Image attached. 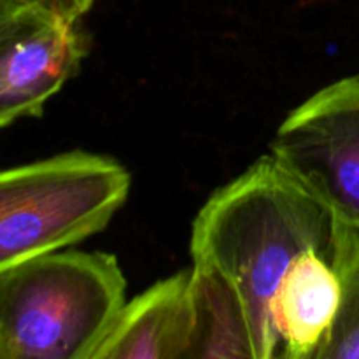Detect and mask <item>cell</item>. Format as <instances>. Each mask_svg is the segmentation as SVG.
<instances>
[{
	"mask_svg": "<svg viewBox=\"0 0 359 359\" xmlns=\"http://www.w3.org/2000/svg\"><path fill=\"white\" fill-rule=\"evenodd\" d=\"M193 340L191 270H182L125 302L91 359L191 358Z\"/></svg>",
	"mask_w": 359,
	"mask_h": 359,
	"instance_id": "cell-6",
	"label": "cell"
},
{
	"mask_svg": "<svg viewBox=\"0 0 359 359\" xmlns=\"http://www.w3.org/2000/svg\"><path fill=\"white\" fill-rule=\"evenodd\" d=\"M342 287L326 255L311 249L280 279L270 304L280 358L316 359L340 311Z\"/></svg>",
	"mask_w": 359,
	"mask_h": 359,
	"instance_id": "cell-7",
	"label": "cell"
},
{
	"mask_svg": "<svg viewBox=\"0 0 359 359\" xmlns=\"http://www.w3.org/2000/svg\"><path fill=\"white\" fill-rule=\"evenodd\" d=\"M114 255L53 251L0 272V359H91L125 304Z\"/></svg>",
	"mask_w": 359,
	"mask_h": 359,
	"instance_id": "cell-2",
	"label": "cell"
},
{
	"mask_svg": "<svg viewBox=\"0 0 359 359\" xmlns=\"http://www.w3.org/2000/svg\"><path fill=\"white\" fill-rule=\"evenodd\" d=\"M90 35L81 21L49 14L16 39L0 58V128L37 118L81 70Z\"/></svg>",
	"mask_w": 359,
	"mask_h": 359,
	"instance_id": "cell-5",
	"label": "cell"
},
{
	"mask_svg": "<svg viewBox=\"0 0 359 359\" xmlns=\"http://www.w3.org/2000/svg\"><path fill=\"white\" fill-rule=\"evenodd\" d=\"M191 302L195 316L191 358L256 359L255 337L241 294L207 263L193 262Z\"/></svg>",
	"mask_w": 359,
	"mask_h": 359,
	"instance_id": "cell-8",
	"label": "cell"
},
{
	"mask_svg": "<svg viewBox=\"0 0 359 359\" xmlns=\"http://www.w3.org/2000/svg\"><path fill=\"white\" fill-rule=\"evenodd\" d=\"M335 216L263 156L214 191L191 228L193 262L212 266L244 302L256 359L280 356L270 304L286 270L305 251L332 256Z\"/></svg>",
	"mask_w": 359,
	"mask_h": 359,
	"instance_id": "cell-1",
	"label": "cell"
},
{
	"mask_svg": "<svg viewBox=\"0 0 359 359\" xmlns=\"http://www.w3.org/2000/svg\"><path fill=\"white\" fill-rule=\"evenodd\" d=\"M130 186L119 161L84 151L0 170V272L102 231Z\"/></svg>",
	"mask_w": 359,
	"mask_h": 359,
	"instance_id": "cell-3",
	"label": "cell"
},
{
	"mask_svg": "<svg viewBox=\"0 0 359 359\" xmlns=\"http://www.w3.org/2000/svg\"><path fill=\"white\" fill-rule=\"evenodd\" d=\"M49 14L41 0H0V58L20 35Z\"/></svg>",
	"mask_w": 359,
	"mask_h": 359,
	"instance_id": "cell-10",
	"label": "cell"
},
{
	"mask_svg": "<svg viewBox=\"0 0 359 359\" xmlns=\"http://www.w3.org/2000/svg\"><path fill=\"white\" fill-rule=\"evenodd\" d=\"M48 11L67 21H81L95 0H41Z\"/></svg>",
	"mask_w": 359,
	"mask_h": 359,
	"instance_id": "cell-11",
	"label": "cell"
},
{
	"mask_svg": "<svg viewBox=\"0 0 359 359\" xmlns=\"http://www.w3.org/2000/svg\"><path fill=\"white\" fill-rule=\"evenodd\" d=\"M330 262L339 276L342 302L316 359H359V223L335 219Z\"/></svg>",
	"mask_w": 359,
	"mask_h": 359,
	"instance_id": "cell-9",
	"label": "cell"
},
{
	"mask_svg": "<svg viewBox=\"0 0 359 359\" xmlns=\"http://www.w3.org/2000/svg\"><path fill=\"white\" fill-rule=\"evenodd\" d=\"M270 156L335 219L359 223V74L321 88L291 111Z\"/></svg>",
	"mask_w": 359,
	"mask_h": 359,
	"instance_id": "cell-4",
	"label": "cell"
}]
</instances>
